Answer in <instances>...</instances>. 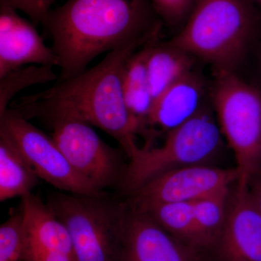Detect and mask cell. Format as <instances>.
<instances>
[{"mask_svg": "<svg viewBox=\"0 0 261 261\" xmlns=\"http://www.w3.org/2000/svg\"><path fill=\"white\" fill-rule=\"evenodd\" d=\"M230 190L192 202L197 247L212 245L219 237L226 219Z\"/></svg>", "mask_w": 261, "mask_h": 261, "instance_id": "cell-18", "label": "cell"}, {"mask_svg": "<svg viewBox=\"0 0 261 261\" xmlns=\"http://www.w3.org/2000/svg\"><path fill=\"white\" fill-rule=\"evenodd\" d=\"M196 58L169 40L155 38L149 45L146 67L154 102L166 90L195 68Z\"/></svg>", "mask_w": 261, "mask_h": 261, "instance_id": "cell-16", "label": "cell"}, {"mask_svg": "<svg viewBox=\"0 0 261 261\" xmlns=\"http://www.w3.org/2000/svg\"><path fill=\"white\" fill-rule=\"evenodd\" d=\"M254 53H255V56H256L257 68H258L259 72L261 74V41L257 44Z\"/></svg>", "mask_w": 261, "mask_h": 261, "instance_id": "cell-26", "label": "cell"}, {"mask_svg": "<svg viewBox=\"0 0 261 261\" xmlns=\"http://www.w3.org/2000/svg\"><path fill=\"white\" fill-rule=\"evenodd\" d=\"M214 75L211 103L234 154L237 184L248 187L261 173V84L246 82L237 73Z\"/></svg>", "mask_w": 261, "mask_h": 261, "instance_id": "cell-5", "label": "cell"}, {"mask_svg": "<svg viewBox=\"0 0 261 261\" xmlns=\"http://www.w3.org/2000/svg\"><path fill=\"white\" fill-rule=\"evenodd\" d=\"M155 36L128 58L122 73L123 100L137 135L145 137V146L152 145L149 121L153 107L154 99L151 93L147 77V61L149 45Z\"/></svg>", "mask_w": 261, "mask_h": 261, "instance_id": "cell-14", "label": "cell"}, {"mask_svg": "<svg viewBox=\"0 0 261 261\" xmlns=\"http://www.w3.org/2000/svg\"><path fill=\"white\" fill-rule=\"evenodd\" d=\"M21 198L25 243L75 257L68 230L47 204L32 193Z\"/></svg>", "mask_w": 261, "mask_h": 261, "instance_id": "cell-15", "label": "cell"}, {"mask_svg": "<svg viewBox=\"0 0 261 261\" xmlns=\"http://www.w3.org/2000/svg\"><path fill=\"white\" fill-rule=\"evenodd\" d=\"M251 1L254 3V4L256 5L257 8H260L261 10V0H251Z\"/></svg>", "mask_w": 261, "mask_h": 261, "instance_id": "cell-27", "label": "cell"}, {"mask_svg": "<svg viewBox=\"0 0 261 261\" xmlns=\"http://www.w3.org/2000/svg\"><path fill=\"white\" fill-rule=\"evenodd\" d=\"M56 0H0V5L20 10L28 15L34 25L42 23Z\"/></svg>", "mask_w": 261, "mask_h": 261, "instance_id": "cell-23", "label": "cell"}, {"mask_svg": "<svg viewBox=\"0 0 261 261\" xmlns=\"http://www.w3.org/2000/svg\"><path fill=\"white\" fill-rule=\"evenodd\" d=\"M25 261H76L74 256L25 243L22 258Z\"/></svg>", "mask_w": 261, "mask_h": 261, "instance_id": "cell-24", "label": "cell"}, {"mask_svg": "<svg viewBox=\"0 0 261 261\" xmlns=\"http://www.w3.org/2000/svg\"><path fill=\"white\" fill-rule=\"evenodd\" d=\"M51 65H30L12 70L0 78V116L10 107L14 97L23 89L56 82L58 75Z\"/></svg>", "mask_w": 261, "mask_h": 261, "instance_id": "cell-20", "label": "cell"}, {"mask_svg": "<svg viewBox=\"0 0 261 261\" xmlns=\"http://www.w3.org/2000/svg\"><path fill=\"white\" fill-rule=\"evenodd\" d=\"M214 243L224 261H261V211L248 187L235 183L231 188L224 224Z\"/></svg>", "mask_w": 261, "mask_h": 261, "instance_id": "cell-11", "label": "cell"}, {"mask_svg": "<svg viewBox=\"0 0 261 261\" xmlns=\"http://www.w3.org/2000/svg\"><path fill=\"white\" fill-rule=\"evenodd\" d=\"M59 64L34 24L20 17L18 10L0 5V78L27 65Z\"/></svg>", "mask_w": 261, "mask_h": 261, "instance_id": "cell-12", "label": "cell"}, {"mask_svg": "<svg viewBox=\"0 0 261 261\" xmlns=\"http://www.w3.org/2000/svg\"><path fill=\"white\" fill-rule=\"evenodd\" d=\"M238 180L236 168H221L209 165L187 166L152 178L127 195L126 202L138 211L161 204L194 202L227 191Z\"/></svg>", "mask_w": 261, "mask_h": 261, "instance_id": "cell-9", "label": "cell"}, {"mask_svg": "<svg viewBox=\"0 0 261 261\" xmlns=\"http://www.w3.org/2000/svg\"><path fill=\"white\" fill-rule=\"evenodd\" d=\"M42 24L59 58L58 81L83 73L102 53L150 39L163 25L150 0H68Z\"/></svg>", "mask_w": 261, "mask_h": 261, "instance_id": "cell-1", "label": "cell"}, {"mask_svg": "<svg viewBox=\"0 0 261 261\" xmlns=\"http://www.w3.org/2000/svg\"><path fill=\"white\" fill-rule=\"evenodd\" d=\"M53 140L81 176L99 191L119 186L125 167L118 149L107 145L87 122L69 116L44 121Z\"/></svg>", "mask_w": 261, "mask_h": 261, "instance_id": "cell-8", "label": "cell"}, {"mask_svg": "<svg viewBox=\"0 0 261 261\" xmlns=\"http://www.w3.org/2000/svg\"><path fill=\"white\" fill-rule=\"evenodd\" d=\"M38 178L14 144L0 136V200L32 193Z\"/></svg>", "mask_w": 261, "mask_h": 261, "instance_id": "cell-17", "label": "cell"}, {"mask_svg": "<svg viewBox=\"0 0 261 261\" xmlns=\"http://www.w3.org/2000/svg\"><path fill=\"white\" fill-rule=\"evenodd\" d=\"M248 190L252 200L261 211V173L250 180Z\"/></svg>", "mask_w": 261, "mask_h": 261, "instance_id": "cell-25", "label": "cell"}, {"mask_svg": "<svg viewBox=\"0 0 261 261\" xmlns=\"http://www.w3.org/2000/svg\"><path fill=\"white\" fill-rule=\"evenodd\" d=\"M140 212L149 215L173 238L197 248L192 202L161 204Z\"/></svg>", "mask_w": 261, "mask_h": 261, "instance_id": "cell-19", "label": "cell"}, {"mask_svg": "<svg viewBox=\"0 0 261 261\" xmlns=\"http://www.w3.org/2000/svg\"><path fill=\"white\" fill-rule=\"evenodd\" d=\"M163 24L179 32L187 23L198 0H150Z\"/></svg>", "mask_w": 261, "mask_h": 261, "instance_id": "cell-22", "label": "cell"}, {"mask_svg": "<svg viewBox=\"0 0 261 261\" xmlns=\"http://www.w3.org/2000/svg\"><path fill=\"white\" fill-rule=\"evenodd\" d=\"M0 136L14 144L38 177L56 188L75 195L105 193L72 167L53 137L10 108L0 116Z\"/></svg>", "mask_w": 261, "mask_h": 261, "instance_id": "cell-7", "label": "cell"}, {"mask_svg": "<svg viewBox=\"0 0 261 261\" xmlns=\"http://www.w3.org/2000/svg\"><path fill=\"white\" fill-rule=\"evenodd\" d=\"M47 204L68 230L76 261H119L126 201L59 192Z\"/></svg>", "mask_w": 261, "mask_h": 261, "instance_id": "cell-6", "label": "cell"}, {"mask_svg": "<svg viewBox=\"0 0 261 261\" xmlns=\"http://www.w3.org/2000/svg\"><path fill=\"white\" fill-rule=\"evenodd\" d=\"M211 86L196 68L171 85L154 102L149 116L151 140L195 116L211 99Z\"/></svg>", "mask_w": 261, "mask_h": 261, "instance_id": "cell-13", "label": "cell"}, {"mask_svg": "<svg viewBox=\"0 0 261 261\" xmlns=\"http://www.w3.org/2000/svg\"><path fill=\"white\" fill-rule=\"evenodd\" d=\"M155 36L109 51L90 69L68 80H57L42 92L14 99L9 108L28 120L79 118L112 137L130 159L140 147L123 100L122 73L128 58Z\"/></svg>", "mask_w": 261, "mask_h": 261, "instance_id": "cell-2", "label": "cell"}, {"mask_svg": "<svg viewBox=\"0 0 261 261\" xmlns=\"http://www.w3.org/2000/svg\"><path fill=\"white\" fill-rule=\"evenodd\" d=\"M211 99L195 116L170 130L160 147H140L130 159L119 187L126 195L163 173L196 165H207L221 149L222 133Z\"/></svg>", "mask_w": 261, "mask_h": 261, "instance_id": "cell-4", "label": "cell"}, {"mask_svg": "<svg viewBox=\"0 0 261 261\" xmlns=\"http://www.w3.org/2000/svg\"><path fill=\"white\" fill-rule=\"evenodd\" d=\"M126 204L119 261H200L195 247L173 238L149 215Z\"/></svg>", "mask_w": 261, "mask_h": 261, "instance_id": "cell-10", "label": "cell"}, {"mask_svg": "<svg viewBox=\"0 0 261 261\" xmlns=\"http://www.w3.org/2000/svg\"><path fill=\"white\" fill-rule=\"evenodd\" d=\"M22 210L15 212L0 226V261H19L25 247Z\"/></svg>", "mask_w": 261, "mask_h": 261, "instance_id": "cell-21", "label": "cell"}, {"mask_svg": "<svg viewBox=\"0 0 261 261\" xmlns=\"http://www.w3.org/2000/svg\"><path fill=\"white\" fill-rule=\"evenodd\" d=\"M169 41L210 65L214 74L237 73L261 41V10L251 0H198Z\"/></svg>", "mask_w": 261, "mask_h": 261, "instance_id": "cell-3", "label": "cell"}]
</instances>
